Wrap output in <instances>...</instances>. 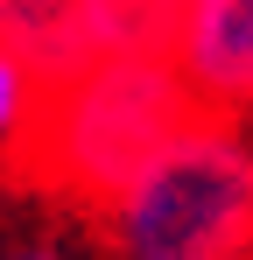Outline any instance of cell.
I'll return each mask as SVG.
<instances>
[{"mask_svg":"<svg viewBox=\"0 0 253 260\" xmlns=\"http://www.w3.org/2000/svg\"><path fill=\"white\" fill-rule=\"evenodd\" d=\"M0 49L28 63L42 85L91 63V0H0Z\"/></svg>","mask_w":253,"mask_h":260,"instance_id":"obj_4","label":"cell"},{"mask_svg":"<svg viewBox=\"0 0 253 260\" xmlns=\"http://www.w3.org/2000/svg\"><path fill=\"white\" fill-rule=\"evenodd\" d=\"M176 7H190V0H176Z\"/></svg>","mask_w":253,"mask_h":260,"instance_id":"obj_7","label":"cell"},{"mask_svg":"<svg viewBox=\"0 0 253 260\" xmlns=\"http://www.w3.org/2000/svg\"><path fill=\"white\" fill-rule=\"evenodd\" d=\"M211 106L190 91L183 63L169 49H106V56L78 63L71 78L42 85L36 127L21 141V169L49 190L106 211Z\"/></svg>","mask_w":253,"mask_h":260,"instance_id":"obj_1","label":"cell"},{"mask_svg":"<svg viewBox=\"0 0 253 260\" xmlns=\"http://www.w3.org/2000/svg\"><path fill=\"white\" fill-rule=\"evenodd\" d=\"M169 56L211 113H253V0H190Z\"/></svg>","mask_w":253,"mask_h":260,"instance_id":"obj_3","label":"cell"},{"mask_svg":"<svg viewBox=\"0 0 253 260\" xmlns=\"http://www.w3.org/2000/svg\"><path fill=\"white\" fill-rule=\"evenodd\" d=\"M113 260H253V134L225 113L183 127L106 204Z\"/></svg>","mask_w":253,"mask_h":260,"instance_id":"obj_2","label":"cell"},{"mask_svg":"<svg viewBox=\"0 0 253 260\" xmlns=\"http://www.w3.org/2000/svg\"><path fill=\"white\" fill-rule=\"evenodd\" d=\"M0 260H56L49 246H21V253H0Z\"/></svg>","mask_w":253,"mask_h":260,"instance_id":"obj_6","label":"cell"},{"mask_svg":"<svg viewBox=\"0 0 253 260\" xmlns=\"http://www.w3.org/2000/svg\"><path fill=\"white\" fill-rule=\"evenodd\" d=\"M36 106H42V78L0 49V155H14V148L28 141V127H36Z\"/></svg>","mask_w":253,"mask_h":260,"instance_id":"obj_5","label":"cell"}]
</instances>
